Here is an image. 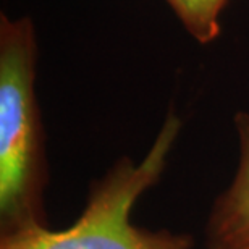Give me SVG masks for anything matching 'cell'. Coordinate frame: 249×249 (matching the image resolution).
I'll use <instances>...</instances> for the list:
<instances>
[{
  "instance_id": "3957f363",
  "label": "cell",
  "mask_w": 249,
  "mask_h": 249,
  "mask_svg": "<svg viewBox=\"0 0 249 249\" xmlns=\"http://www.w3.org/2000/svg\"><path fill=\"white\" fill-rule=\"evenodd\" d=\"M238 165L206 223V249H249V113L235 115Z\"/></svg>"
},
{
  "instance_id": "6da1fadb",
  "label": "cell",
  "mask_w": 249,
  "mask_h": 249,
  "mask_svg": "<svg viewBox=\"0 0 249 249\" xmlns=\"http://www.w3.org/2000/svg\"><path fill=\"white\" fill-rule=\"evenodd\" d=\"M37 39L28 17L0 15V236L51 227L49 163L36 92Z\"/></svg>"
},
{
  "instance_id": "7a4b0ae2",
  "label": "cell",
  "mask_w": 249,
  "mask_h": 249,
  "mask_svg": "<svg viewBox=\"0 0 249 249\" xmlns=\"http://www.w3.org/2000/svg\"><path fill=\"white\" fill-rule=\"evenodd\" d=\"M180 131L181 120L168 112L141 160L123 156L92 183L71 225L0 236V249H193L196 241L191 233L149 230L131 222L136 202L167 170Z\"/></svg>"
},
{
  "instance_id": "277c9868",
  "label": "cell",
  "mask_w": 249,
  "mask_h": 249,
  "mask_svg": "<svg viewBox=\"0 0 249 249\" xmlns=\"http://www.w3.org/2000/svg\"><path fill=\"white\" fill-rule=\"evenodd\" d=\"M183 28L199 44L215 41L220 34V15L230 0H165Z\"/></svg>"
}]
</instances>
